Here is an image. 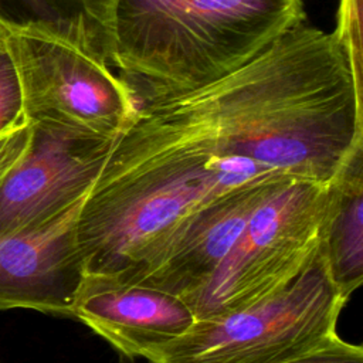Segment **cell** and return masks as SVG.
I'll list each match as a JSON object with an SVG mask.
<instances>
[{"mask_svg":"<svg viewBox=\"0 0 363 363\" xmlns=\"http://www.w3.org/2000/svg\"><path fill=\"white\" fill-rule=\"evenodd\" d=\"M284 363H363V349L342 337L302 357Z\"/></svg>","mask_w":363,"mask_h":363,"instance_id":"cell-15","label":"cell"},{"mask_svg":"<svg viewBox=\"0 0 363 363\" xmlns=\"http://www.w3.org/2000/svg\"><path fill=\"white\" fill-rule=\"evenodd\" d=\"M329 187L279 182L252 211L210 279L182 296L196 320L250 305L288 285L318 257Z\"/></svg>","mask_w":363,"mask_h":363,"instance_id":"cell-5","label":"cell"},{"mask_svg":"<svg viewBox=\"0 0 363 363\" xmlns=\"http://www.w3.org/2000/svg\"><path fill=\"white\" fill-rule=\"evenodd\" d=\"M27 123L18 72L0 33V135Z\"/></svg>","mask_w":363,"mask_h":363,"instance_id":"cell-13","label":"cell"},{"mask_svg":"<svg viewBox=\"0 0 363 363\" xmlns=\"http://www.w3.org/2000/svg\"><path fill=\"white\" fill-rule=\"evenodd\" d=\"M303 18L302 0H118L112 67L146 106L224 78Z\"/></svg>","mask_w":363,"mask_h":363,"instance_id":"cell-3","label":"cell"},{"mask_svg":"<svg viewBox=\"0 0 363 363\" xmlns=\"http://www.w3.org/2000/svg\"><path fill=\"white\" fill-rule=\"evenodd\" d=\"M362 91L335 34L301 21L224 78L140 108L224 155L328 186L363 150Z\"/></svg>","mask_w":363,"mask_h":363,"instance_id":"cell-1","label":"cell"},{"mask_svg":"<svg viewBox=\"0 0 363 363\" xmlns=\"http://www.w3.org/2000/svg\"><path fill=\"white\" fill-rule=\"evenodd\" d=\"M30 123L0 135V182L23 156L30 140Z\"/></svg>","mask_w":363,"mask_h":363,"instance_id":"cell-16","label":"cell"},{"mask_svg":"<svg viewBox=\"0 0 363 363\" xmlns=\"http://www.w3.org/2000/svg\"><path fill=\"white\" fill-rule=\"evenodd\" d=\"M274 177L289 176L224 155L199 133L138 108L79 213L85 272L128 269L204 203Z\"/></svg>","mask_w":363,"mask_h":363,"instance_id":"cell-2","label":"cell"},{"mask_svg":"<svg viewBox=\"0 0 363 363\" xmlns=\"http://www.w3.org/2000/svg\"><path fill=\"white\" fill-rule=\"evenodd\" d=\"M285 179L289 177L247 183L214 197L184 217L142 259L112 275L179 296L194 292L214 274L252 211Z\"/></svg>","mask_w":363,"mask_h":363,"instance_id":"cell-8","label":"cell"},{"mask_svg":"<svg viewBox=\"0 0 363 363\" xmlns=\"http://www.w3.org/2000/svg\"><path fill=\"white\" fill-rule=\"evenodd\" d=\"M85 197L34 230L0 237V311L26 308L72 318L85 275L78 240Z\"/></svg>","mask_w":363,"mask_h":363,"instance_id":"cell-9","label":"cell"},{"mask_svg":"<svg viewBox=\"0 0 363 363\" xmlns=\"http://www.w3.org/2000/svg\"><path fill=\"white\" fill-rule=\"evenodd\" d=\"M28 123V145L0 182V237L34 230L84 199L118 138L51 121Z\"/></svg>","mask_w":363,"mask_h":363,"instance_id":"cell-7","label":"cell"},{"mask_svg":"<svg viewBox=\"0 0 363 363\" xmlns=\"http://www.w3.org/2000/svg\"><path fill=\"white\" fill-rule=\"evenodd\" d=\"M345 298L322 252L288 285L242 308L197 319L182 336L143 354L150 363H284L337 337Z\"/></svg>","mask_w":363,"mask_h":363,"instance_id":"cell-4","label":"cell"},{"mask_svg":"<svg viewBox=\"0 0 363 363\" xmlns=\"http://www.w3.org/2000/svg\"><path fill=\"white\" fill-rule=\"evenodd\" d=\"M328 187L320 252L333 285L349 299L363 282V150Z\"/></svg>","mask_w":363,"mask_h":363,"instance_id":"cell-11","label":"cell"},{"mask_svg":"<svg viewBox=\"0 0 363 363\" xmlns=\"http://www.w3.org/2000/svg\"><path fill=\"white\" fill-rule=\"evenodd\" d=\"M72 318L128 359L182 336L196 320L179 295L96 272H85Z\"/></svg>","mask_w":363,"mask_h":363,"instance_id":"cell-10","label":"cell"},{"mask_svg":"<svg viewBox=\"0 0 363 363\" xmlns=\"http://www.w3.org/2000/svg\"><path fill=\"white\" fill-rule=\"evenodd\" d=\"M116 3L118 0H0V26L41 24L112 67Z\"/></svg>","mask_w":363,"mask_h":363,"instance_id":"cell-12","label":"cell"},{"mask_svg":"<svg viewBox=\"0 0 363 363\" xmlns=\"http://www.w3.org/2000/svg\"><path fill=\"white\" fill-rule=\"evenodd\" d=\"M28 122L51 121L104 138L119 136L138 105L111 67L41 24L1 27Z\"/></svg>","mask_w":363,"mask_h":363,"instance_id":"cell-6","label":"cell"},{"mask_svg":"<svg viewBox=\"0 0 363 363\" xmlns=\"http://www.w3.org/2000/svg\"><path fill=\"white\" fill-rule=\"evenodd\" d=\"M335 37L343 45L356 81L362 84V0H340Z\"/></svg>","mask_w":363,"mask_h":363,"instance_id":"cell-14","label":"cell"}]
</instances>
